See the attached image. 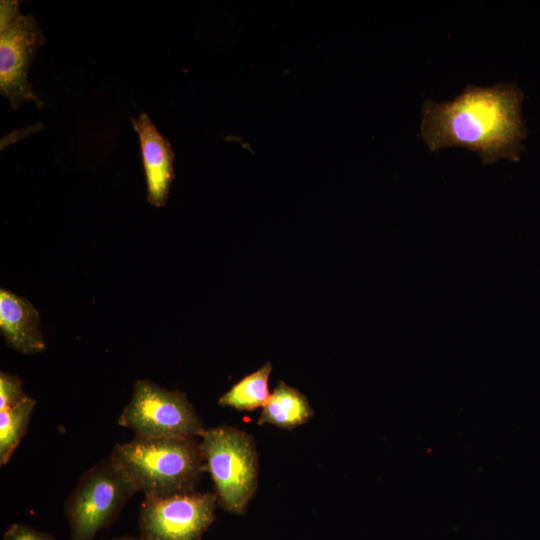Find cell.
<instances>
[{"label":"cell","mask_w":540,"mask_h":540,"mask_svg":"<svg viewBox=\"0 0 540 540\" xmlns=\"http://www.w3.org/2000/svg\"><path fill=\"white\" fill-rule=\"evenodd\" d=\"M118 423L143 438H200L205 430L183 393L144 379L135 382Z\"/></svg>","instance_id":"obj_5"},{"label":"cell","mask_w":540,"mask_h":540,"mask_svg":"<svg viewBox=\"0 0 540 540\" xmlns=\"http://www.w3.org/2000/svg\"><path fill=\"white\" fill-rule=\"evenodd\" d=\"M523 93L517 85H467L446 102L426 100L421 136L432 152L463 147L479 154L483 164L518 161L527 129L522 118Z\"/></svg>","instance_id":"obj_1"},{"label":"cell","mask_w":540,"mask_h":540,"mask_svg":"<svg viewBox=\"0 0 540 540\" xmlns=\"http://www.w3.org/2000/svg\"><path fill=\"white\" fill-rule=\"evenodd\" d=\"M272 371L271 363L267 362L258 370L245 376L233 385L218 400V404L240 411H253L264 407L271 393L269 378Z\"/></svg>","instance_id":"obj_11"},{"label":"cell","mask_w":540,"mask_h":540,"mask_svg":"<svg viewBox=\"0 0 540 540\" xmlns=\"http://www.w3.org/2000/svg\"><path fill=\"white\" fill-rule=\"evenodd\" d=\"M36 400L28 396L19 404L0 411V465L7 464L27 432Z\"/></svg>","instance_id":"obj_12"},{"label":"cell","mask_w":540,"mask_h":540,"mask_svg":"<svg viewBox=\"0 0 540 540\" xmlns=\"http://www.w3.org/2000/svg\"><path fill=\"white\" fill-rule=\"evenodd\" d=\"M314 414L307 398L281 381L271 393L258 418V424L293 429L306 423Z\"/></svg>","instance_id":"obj_10"},{"label":"cell","mask_w":540,"mask_h":540,"mask_svg":"<svg viewBox=\"0 0 540 540\" xmlns=\"http://www.w3.org/2000/svg\"><path fill=\"white\" fill-rule=\"evenodd\" d=\"M3 540H56L53 536L30 526L15 523L8 527Z\"/></svg>","instance_id":"obj_14"},{"label":"cell","mask_w":540,"mask_h":540,"mask_svg":"<svg viewBox=\"0 0 540 540\" xmlns=\"http://www.w3.org/2000/svg\"><path fill=\"white\" fill-rule=\"evenodd\" d=\"M0 329L8 346L25 355L45 350L39 313L26 299L1 289Z\"/></svg>","instance_id":"obj_9"},{"label":"cell","mask_w":540,"mask_h":540,"mask_svg":"<svg viewBox=\"0 0 540 540\" xmlns=\"http://www.w3.org/2000/svg\"><path fill=\"white\" fill-rule=\"evenodd\" d=\"M138 135L147 185V200L155 207L166 204L174 180V153L147 113L130 118Z\"/></svg>","instance_id":"obj_8"},{"label":"cell","mask_w":540,"mask_h":540,"mask_svg":"<svg viewBox=\"0 0 540 540\" xmlns=\"http://www.w3.org/2000/svg\"><path fill=\"white\" fill-rule=\"evenodd\" d=\"M199 440L218 505L226 512L243 514L258 485L254 438L243 430L223 425L205 429Z\"/></svg>","instance_id":"obj_3"},{"label":"cell","mask_w":540,"mask_h":540,"mask_svg":"<svg viewBox=\"0 0 540 540\" xmlns=\"http://www.w3.org/2000/svg\"><path fill=\"white\" fill-rule=\"evenodd\" d=\"M111 540H144L141 537L140 538H134V537H120V538H114Z\"/></svg>","instance_id":"obj_15"},{"label":"cell","mask_w":540,"mask_h":540,"mask_svg":"<svg viewBox=\"0 0 540 540\" xmlns=\"http://www.w3.org/2000/svg\"><path fill=\"white\" fill-rule=\"evenodd\" d=\"M217 505V496L211 492L145 497L139 514L141 538L200 540L215 519Z\"/></svg>","instance_id":"obj_7"},{"label":"cell","mask_w":540,"mask_h":540,"mask_svg":"<svg viewBox=\"0 0 540 540\" xmlns=\"http://www.w3.org/2000/svg\"><path fill=\"white\" fill-rule=\"evenodd\" d=\"M111 456L145 497L196 491L205 471L199 438H143L116 444Z\"/></svg>","instance_id":"obj_2"},{"label":"cell","mask_w":540,"mask_h":540,"mask_svg":"<svg viewBox=\"0 0 540 540\" xmlns=\"http://www.w3.org/2000/svg\"><path fill=\"white\" fill-rule=\"evenodd\" d=\"M136 492L134 483L111 455L95 464L81 476L65 503L69 540H93L115 521Z\"/></svg>","instance_id":"obj_4"},{"label":"cell","mask_w":540,"mask_h":540,"mask_svg":"<svg viewBox=\"0 0 540 540\" xmlns=\"http://www.w3.org/2000/svg\"><path fill=\"white\" fill-rule=\"evenodd\" d=\"M20 2H0V94L12 109L33 102L38 109L44 102L28 79L34 58L45 43V37L32 14L19 11Z\"/></svg>","instance_id":"obj_6"},{"label":"cell","mask_w":540,"mask_h":540,"mask_svg":"<svg viewBox=\"0 0 540 540\" xmlns=\"http://www.w3.org/2000/svg\"><path fill=\"white\" fill-rule=\"evenodd\" d=\"M22 382L17 375L1 372L0 374V411L15 406L25 400Z\"/></svg>","instance_id":"obj_13"}]
</instances>
